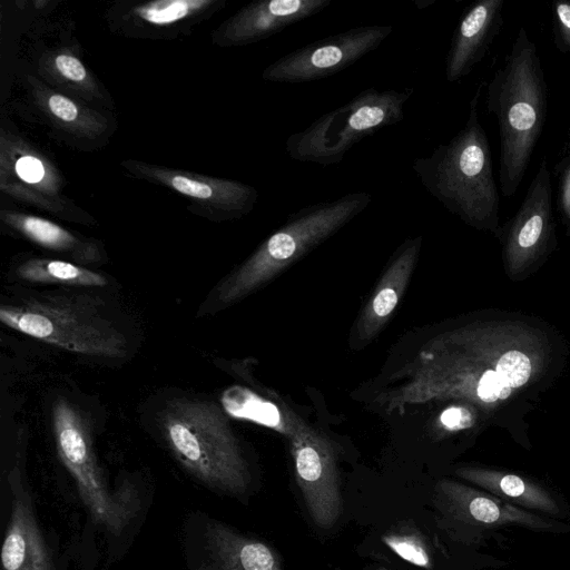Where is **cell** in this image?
<instances>
[{
	"instance_id": "obj_1",
	"label": "cell",
	"mask_w": 570,
	"mask_h": 570,
	"mask_svg": "<svg viewBox=\"0 0 570 570\" xmlns=\"http://www.w3.org/2000/svg\"><path fill=\"white\" fill-rule=\"evenodd\" d=\"M160 424L171 454L205 487L228 495H240L248 490V464L215 403L176 400L163 412Z\"/></svg>"
},
{
	"instance_id": "obj_2",
	"label": "cell",
	"mask_w": 570,
	"mask_h": 570,
	"mask_svg": "<svg viewBox=\"0 0 570 570\" xmlns=\"http://www.w3.org/2000/svg\"><path fill=\"white\" fill-rule=\"evenodd\" d=\"M371 202V194L355 191L304 206L289 214L286 222L220 283L216 302L226 306L253 293L340 232Z\"/></svg>"
},
{
	"instance_id": "obj_3",
	"label": "cell",
	"mask_w": 570,
	"mask_h": 570,
	"mask_svg": "<svg viewBox=\"0 0 570 570\" xmlns=\"http://www.w3.org/2000/svg\"><path fill=\"white\" fill-rule=\"evenodd\" d=\"M471 101L465 126L430 156L416 158L412 168L423 187L451 213L464 222L482 226L490 223L499 198L492 176L491 150Z\"/></svg>"
},
{
	"instance_id": "obj_4",
	"label": "cell",
	"mask_w": 570,
	"mask_h": 570,
	"mask_svg": "<svg viewBox=\"0 0 570 570\" xmlns=\"http://www.w3.org/2000/svg\"><path fill=\"white\" fill-rule=\"evenodd\" d=\"M534 46L523 29L489 88V109L499 119L501 186L512 196L523 177L544 118V88Z\"/></svg>"
},
{
	"instance_id": "obj_5",
	"label": "cell",
	"mask_w": 570,
	"mask_h": 570,
	"mask_svg": "<svg viewBox=\"0 0 570 570\" xmlns=\"http://www.w3.org/2000/svg\"><path fill=\"white\" fill-rule=\"evenodd\" d=\"M8 327L79 354L119 358L126 354L124 335L102 318L89 301L39 294L0 306Z\"/></svg>"
},
{
	"instance_id": "obj_6",
	"label": "cell",
	"mask_w": 570,
	"mask_h": 570,
	"mask_svg": "<svg viewBox=\"0 0 570 570\" xmlns=\"http://www.w3.org/2000/svg\"><path fill=\"white\" fill-rule=\"evenodd\" d=\"M413 91L411 87L403 90L366 88L288 136L286 153L301 163L338 164L362 139L403 120L405 104Z\"/></svg>"
},
{
	"instance_id": "obj_7",
	"label": "cell",
	"mask_w": 570,
	"mask_h": 570,
	"mask_svg": "<svg viewBox=\"0 0 570 570\" xmlns=\"http://www.w3.org/2000/svg\"><path fill=\"white\" fill-rule=\"evenodd\" d=\"M52 429L59 458L71 474L89 517L108 534H122L139 511L134 487L126 482L116 491L108 488L87 425L79 411L63 399L53 404Z\"/></svg>"
},
{
	"instance_id": "obj_8",
	"label": "cell",
	"mask_w": 570,
	"mask_h": 570,
	"mask_svg": "<svg viewBox=\"0 0 570 570\" xmlns=\"http://www.w3.org/2000/svg\"><path fill=\"white\" fill-rule=\"evenodd\" d=\"M392 30V24H368L331 35L276 59L263 70L262 78L301 83L330 77L377 49Z\"/></svg>"
},
{
	"instance_id": "obj_9",
	"label": "cell",
	"mask_w": 570,
	"mask_h": 570,
	"mask_svg": "<svg viewBox=\"0 0 570 570\" xmlns=\"http://www.w3.org/2000/svg\"><path fill=\"white\" fill-rule=\"evenodd\" d=\"M185 554L189 570H284L265 543L200 512L185 527Z\"/></svg>"
},
{
	"instance_id": "obj_10",
	"label": "cell",
	"mask_w": 570,
	"mask_h": 570,
	"mask_svg": "<svg viewBox=\"0 0 570 570\" xmlns=\"http://www.w3.org/2000/svg\"><path fill=\"white\" fill-rule=\"evenodd\" d=\"M297 484L313 522L332 528L341 512L335 455L331 444L302 423L287 429Z\"/></svg>"
},
{
	"instance_id": "obj_11",
	"label": "cell",
	"mask_w": 570,
	"mask_h": 570,
	"mask_svg": "<svg viewBox=\"0 0 570 570\" xmlns=\"http://www.w3.org/2000/svg\"><path fill=\"white\" fill-rule=\"evenodd\" d=\"M18 469L8 476L9 510L1 548L2 570H56L29 491Z\"/></svg>"
},
{
	"instance_id": "obj_12",
	"label": "cell",
	"mask_w": 570,
	"mask_h": 570,
	"mask_svg": "<svg viewBox=\"0 0 570 570\" xmlns=\"http://www.w3.org/2000/svg\"><path fill=\"white\" fill-rule=\"evenodd\" d=\"M440 509L452 518L483 525L517 524L531 530H562L567 524L542 519L503 499L461 483L441 480L435 487Z\"/></svg>"
},
{
	"instance_id": "obj_13",
	"label": "cell",
	"mask_w": 570,
	"mask_h": 570,
	"mask_svg": "<svg viewBox=\"0 0 570 570\" xmlns=\"http://www.w3.org/2000/svg\"><path fill=\"white\" fill-rule=\"evenodd\" d=\"M332 0H258L230 17L218 31L224 46H244L266 39L325 10Z\"/></svg>"
},
{
	"instance_id": "obj_14",
	"label": "cell",
	"mask_w": 570,
	"mask_h": 570,
	"mask_svg": "<svg viewBox=\"0 0 570 570\" xmlns=\"http://www.w3.org/2000/svg\"><path fill=\"white\" fill-rule=\"evenodd\" d=\"M131 165V168L141 176L209 205L225 217H240L248 214L258 198V193L253 186L237 180L205 177L139 163Z\"/></svg>"
},
{
	"instance_id": "obj_15",
	"label": "cell",
	"mask_w": 570,
	"mask_h": 570,
	"mask_svg": "<svg viewBox=\"0 0 570 570\" xmlns=\"http://www.w3.org/2000/svg\"><path fill=\"white\" fill-rule=\"evenodd\" d=\"M422 237L406 239L394 253L375 291L365 304L356 323V338L371 341L395 311L416 266Z\"/></svg>"
},
{
	"instance_id": "obj_16",
	"label": "cell",
	"mask_w": 570,
	"mask_h": 570,
	"mask_svg": "<svg viewBox=\"0 0 570 570\" xmlns=\"http://www.w3.org/2000/svg\"><path fill=\"white\" fill-rule=\"evenodd\" d=\"M500 6L501 0H484L462 17L446 55L445 77L449 82L459 81L468 75L481 58Z\"/></svg>"
},
{
	"instance_id": "obj_17",
	"label": "cell",
	"mask_w": 570,
	"mask_h": 570,
	"mask_svg": "<svg viewBox=\"0 0 570 570\" xmlns=\"http://www.w3.org/2000/svg\"><path fill=\"white\" fill-rule=\"evenodd\" d=\"M16 178L17 183L6 187L29 202L55 209L51 203L57 196V179L53 169L33 151H22L18 147L8 146L1 151V179Z\"/></svg>"
},
{
	"instance_id": "obj_18",
	"label": "cell",
	"mask_w": 570,
	"mask_h": 570,
	"mask_svg": "<svg viewBox=\"0 0 570 570\" xmlns=\"http://www.w3.org/2000/svg\"><path fill=\"white\" fill-rule=\"evenodd\" d=\"M458 474L510 503L549 514L560 513V508L551 494L519 475L474 469H463Z\"/></svg>"
},
{
	"instance_id": "obj_19",
	"label": "cell",
	"mask_w": 570,
	"mask_h": 570,
	"mask_svg": "<svg viewBox=\"0 0 570 570\" xmlns=\"http://www.w3.org/2000/svg\"><path fill=\"white\" fill-rule=\"evenodd\" d=\"M2 219L37 245L50 250L69 253L81 262H91L97 252L63 227L46 218L22 213L2 212Z\"/></svg>"
},
{
	"instance_id": "obj_20",
	"label": "cell",
	"mask_w": 570,
	"mask_h": 570,
	"mask_svg": "<svg viewBox=\"0 0 570 570\" xmlns=\"http://www.w3.org/2000/svg\"><path fill=\"white\" fill-rule=\"evenodd\" d=\"M19 278L42 284H65L73 286L100 287L107 279L99 273L69 263L50 258H31L17 268Z\"/></svg>"
},
{
	"instance_id": "obj_21",
	"label": "cell",
	"mask_w": 570,
	"mask_h": 570,
	"mask_svg": "<svg viewBox=\"0 0 570 570\" xmlns=\"http://www.w3.org/2000/svg\"><path fill=\"white\" fill-rule=\"evenodd\" d=\"M212 0H159L138 6L134 12L154 26H168L200 12Z\"/></svg>"
},
{
	"instance_id": "obj_22",
	"label": "cell",
	"mask_w": 570,
	"mask_h": 570,
	"mask_svg": "<svg viewBox=\"0 0 570 570\" xmlns=\"http://www.w3.org/2000/svg\"><path fill=\"white\" fill-rule=\"evenodd\" d=\"M383 542L404 561L424 569L432 568V561L423 539L414 532H391L382 537Z\"/></svg>"
},
{
	"instance_id": "obj_23",
	"label": "cell",
	"mask_w": 570,
	"mask_h": 570,
	"mask_svg": "<svg viewBox=\"0 0 570 570\" xmlns=\"http://www.w3.org/2000/svg\"><path fill=\"white\" fill-rule=\"evenodd\" d=\"M497 373L510 389L525 384L531 374V363L528 356L518 351H509L497 363Z\"/></svg>"
},
{
	"instance_id": "obj_24",
	"label": "cell",
	"mask_w": 570,
	"mask_h": 570,
	"mask_svg": "<svg viewBox=\"0 0 570 570\" xmlns=\"http://www.w3.org/2000/svg\"><path fill=\"white\" fill-rule=\"evenodd\" d=\"M46 106L51 116L66 125H78L82 120L83 115L79 106L63 95L49 94L46 99Z\"/></svg>"
},
{
	"instance_id": "obj_25",
	"label": "cell",
	"mask_w": 570,
	"mask_h": 570,
	"mask_svg": "<svg viewBox=\"0 0 570 570\" xmlns=\"http://www.w3.org/2000/svg\"><path fill=\"white\" fill-rule=\"evenodd\" d=\"M511 390L502 382L497 371L490 370L479 381L478 395L482 401L491 403L507 399L511 394Z\"/></svg>"
},
{
	"instance_id": "obj_26",
	"label": "cell",
	"mask_w": 570,
	"mask_h": 570,
	"mask_svg": "<svg viewBox=\"0 0 570 570\" xmlns=\"http://www.w3.org/2000/svg\"><path fill=\"white\" fill-rule=\"evenodd\" d=\"M56 70L65 79L76 83L88 81V72L82 62L69 53H59L53 59Z\"/></svg>"
},
{
	"instance_id": "obj_27",
	"label": "cell",
	"mask_w": 570,
	"mask_h": 570,
	"mask_svg": "<svg viewBox=\"0 0 570 570\" xmlns=\"http://www.w3.org/2000/svg\"><path fill=\"white\" fill-rule=\"evenodd\" d=\"M441 421L446 429L458 431L470 428L473 419L466 409L454 406L442 413Z\"/></svg>"
},
{
	"instance_id": "obj_28",
	"label": "cell",
	"mask_w": 570,
	"mask_h": 570,
	"mask_svg": "<svg viewBox=\"0 0 570 570\" xmlns=\"http://www.w3.org/2000/svg\"><path fill=\"white\" fill-rule=\"evenodd\" d=\"M557 14L570 42V4L558 3Z\"/></svg>"
},
{
	"instance_id": "obj_29",
	"label": "cell",
	"mask_w": 570,
	"mask_h": 570,
	"mask_svg": "<svg viewBox=\"0 0 570 570\" xmlns=\"http://www.w3.org/2000/svg\"><path fill=\"white\" fill-rule=\"evenodd\" d=\"M562 207L570 217V170L568 171L562 188Z\"/></svg>"
}]
</instances>
